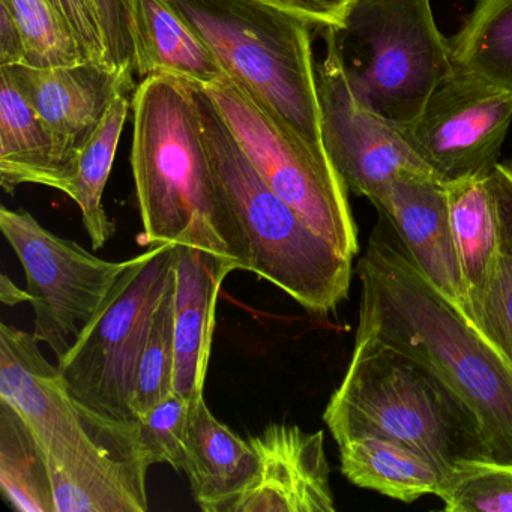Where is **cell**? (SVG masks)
I'll list each match as a JSON object with an SVG mask.
<instances>
[{"label": "cell", "instance_id": "6", "mask_svg": "<svg viewBox=\"0 0 512 512\" xmlns=\"http://www.w3.org/2000/svg\"><path fill=\"white\" fill-rule=\"evenodd\" d=\"M323 35L359 103L398 128L455 71L430 0H352L340 28Z\"/></svg>", "mask_w": 512, "mask_h": 512}, {"label": "cell", "instance_id": "7", "mask_svg": "<svg viewBox=\"0 0 512 512\" xmlns=\"http://www.w3.org/2000/svg\"><path fill=\"white\" fill-rule=\"evenodd\" d=\"M175 245H154L133 257L106 301L58 359L71 397L112 421H136L131 410L134 377L152 317L175 277Z\"/></svg>", "mask_w": 512, "mask_h": 512}, {"label": "cell", "instance_id": "29", "mask_svg": "<svg viewBox=\"0 0 512 512\" xmlns=\"http://www.w3.org/2000/svg\"><path fill=\"white\" fill-rule=\"evenodd\" d=\"M191 404L187 398L172 392L134 421L149 466L169 464L175 470H184Z\"/></svg>", "mask_w": 512, "mask_h": 512}, {"label": "cell", "instance_id": "11", "mask_svg": "<svg viewBox=\"0 0 512 512\" xmlns=\"http://www.w3.org/2000/svg\"><path fill=\"white\" fill-rule=\"evenodd\" d=\"M317 95L323 145L347 190L371 200L404 173L431 172L401 128L359 103L329 47L317 64Z\"/></svg>", "mask_w": 512, "mask_h": 512}, {"label": "cell", "instance_id": "14", "mask_svg": "<svg viewBox=\"0 0 512 512\" xmlns=\"http://www.w3.org/2000/svg\"><path fill=\"white\" fill-rule=\"evenodd\" d=\"M34 334L0 325V400L37 434L49 460H62L88 442L85 410L71 397L58 365L41 352Z\"/></svg>", "mask_w": 512, "mask_h": 512}, {"label": "cell", "instance_id": "25", "mask_svg": "<svg viewBox=\"0 0 512 512\" xmlns=\"http://www.w3.org/2000/svg\"><path fill=\"white\" fill-rule=\"evenodd\" d=\"M449 44L455 68L512 91V0H476Z\"/></svg>", "mask_w": 512, "mask_h": 512}, {"label": "cell", "instance_id": "23", "mask_svg": "<svg viewBox=\"0 0 512 512\" xmlns=\"http://www.w3.org/2000/svg\"><path fill=\"white\" fill-rule=\"evenodd\" d=\"M131 101L133 94L119 95L113 101L103 121L80 151L73 178L65 191L79 205L83 226L95 250L103 248L115 235V224L103 206V194L131 110Z\"/></svg>", "mask_w": 512, "mask_h": 512}, {"label": "cell", "instance_id": "34", "mask_svg": "<svg viewBox=\"0 0 512 512\" xmlns=\"http://www.w3.org/2000/svg\"><path fill=\"white\" fill-rule=\"evenodd\" d=\"M25 64V43L16 17L4 2H0V67Z\"/></svg>", "mask_w": 512, "mask_h": 512}, {"label": "cell", "instance_id": "19", "mask_svg": "<svg viewBox=\"0 0 512 512\" xmlns=\"http://www.w3.org/2000/svg\"><path fill=\"white\" fill-rule=\"evenodd\" d=\"M74 170L64 160L53 134L14 82L0 67V184L13 194L25 184L65 193Z\"/></svg>", "mask_w": 512, "mask_h": 512}, {"label": "cell", "instance_id": "9", "mask_svg": "<svg viewBox=\"0 0 512 512\" xmlns=\"http://www.w3.org/2000/svg\"><path fill=\"white\" fill-rule=\"evenodd\" d=\"M0 230L25 269L26 293L35 313V338L49 344L61 359L106 301L131 259H100L77 242L56 236L29 212L5 206L0 208Z\"/></svg>", "mask_w": 512, "mask_h": 512}, {"label": "cell", "instance_id": "22", "mask_svg": "<svg viewBox=\"0 0 512 512\" xmlns=\"http://www.w3.org/2000/svg\"><path fill=\"white\" fill-rule=\"evenodd\" d=\"M341 472L352 484L412 503L436 494L443 472L424 455L392 440L355 436L338 443Z\"/></svg>", "mask_w": 512, "mask_h": 512}, {"label": "cell", "instance_id": "17", "mask_svg": "<svg viewBox=\"0 0 512 512\" xmlns=\"http://www.w3.org/2000/svg\"><path fill=\"white\" fill-rule=\"evenodd\" d=\"M175 374L173 392L205 397L221 284L235 265L199 248L175 245Z\"/></svg>", "mask_w": 512, "mask_h": 512}, {"label": "cell", "instance_id": "15", "mask_svg": "<svg viewBox=\"0 0 512 512\" xmlns=\"http://www.w3.org/2000/svg\"><path fill=\"white\" fill-rule=\"evenodd\" d=\"M7 68L26 100L46 122L59 152L73 170L80 151L113 101L119 95L134 94L137 88L131 71H118L101 62L55 68Z\"/></svg>", "mask_w": 512, "mask_h": 512}, {"label": "cell", "instance_id": "13", "mask_svg": "<svg viewBox=\"0 0 512 512\" xmlns=\"http://www.w3.org/2000/svg\"><path fill=\"white\" fill-rule=\"evenodd\" d=\"M370 202L422 275L475 325L452 235L445 185L431 172L404 173Z\"/></svg>", "mask_w": 512, "mask_h": 512}, {"label": "cell", "instance_id": "16", "mask_svg": "<svg viewBox=\"0 0 512 512\" xmlns=\"http://www.w3.org/2000/svg\"><path fill=\"white\" fill-rule=\"evenodd\" d=\"M257 472L230 512H334L323 431L269 424L250 437Z\"/></svg>", "mask_w": 512, "mask_h": 512}, {"label": "cell", "instance_id": "26", "mask_svg": "<svg viewBox=\"0 0 512 512\" xmlns=\"http://www.w3.org/2000/svg\"><path fill=\"white\" fill-rule=\"evenodd\" d=\"M175 374V277L152 317L134 377L131 410L139 419L173 392Z\"/></svg>", "mask_w": 512, "mask_h": 512}, {"label": "cell", "instance_id": "28", "mask_svg": "<svg viewBox=\"0 0 512 512\" xmlns=\"http://www.w3.org/2000/svg\"><path fill=\"white\" fill-rule=\"evenodd\" d=\"M436 496L448 512H512V463L460 461L443 475Z\"/></svg>", "mask_w": 512, "mask_h": 512}, {"label": "cell", "instance_id": "35", "mask_svg": "<svg viewBox=\"0 0 512 512\" xmlns=\"http://www.w3.org/2000/svg\"><path fill=\"white\" fill-rule=\"evenodd\" d=\"M491 181L499 211L502 238L512 248V161L497 163L491 169Z\"/></svg>", "mask_w": 512, "mask_h": 512}, {"label": "cell", "instance_id": "21", "mask_svg": "<svg viewBox=\"0 0 512 512\" xmlns=\"http://www.w3.org/2000/svg\"><path fill=\"white\" fill-rule=\"evenodd\" d=\"M136 74L176 76L202 86L227 77L211 50L167 0H136Z\"/></svg>", "mask_w": 512, "mask_h": 512}, {"label": "cell", "instance_id": "18", "mask_svg": "<svg viewBox=\"0 0 512 512\" xmlns=\"http://www.w3.org/2000/svg\"><path fill=\"white\" fill-rule=\"evenodd\" d=\"M250 440L218 421L205 397L191 404L184 472L194 502L205 512H230L257 472Z\"/></svg>", "mask_w": 512, "mask_h": 512}, {"label": "cell", "instance_id": "10", "mask_svg": "<svg viewBox=\"0 0 512 512\" xmlns=\"http://www.w3.org/2000/svg\"><path fill=\"white\" fill-rule=\"evenodd\" d=\"M512 124V91L455 68L401 128L442 184L490 172Z\"/></svg>", "mask_w": 512, "mask_h": 512}, {"label": "cell", "instance_id": "30", "mask_svg": "<svg viewBox=\"0 0 512 512\" xmlns=\"http://www.w3.org/2000/svg\"><path fill=\"white\" fill-rule=\"evenodd\" d=\"M479 331L512 365V248L503 238L499 260L482 304Z\"/></svg>", "mask_w": 512, "mask_h": 512}, {"label": "cell", "instance_id": "12", "mask_svg": "<svg viewBox=\"0 0 512 512\" xmlns=\"http://www.w3.org/2000/svg\"><path fill=\"white\" fill-rule=\"evenodd\" d=\"M85 410L88 442L62 460H49L56 512L148 511L149 463L136 422L104 419Z\"/></svg>", "mask_w": 512, "mask_h": 512}, {"label": "cell", "instance_id": "20", "mask_svg": "<svg viewBox=\"0 0 512 512\" xmlns=\"http://www.w3.org/2000/svg\"><path fill=\"white\" fill-rule=\"evenodd\" d=\"M443 185L448 194L455 248L473 320L479 329L482 304L502 248V230L491 170Z\"/></svg>", "mask_w": 512, "mask_h": 512}, {"label": "cell", "instance_id": "8", "mask_svg": "<svg viewBox=\"0 0 512 512\" xmlns=\"http://www.w3.org/2000/svg\"><path fill=\"white\" fill-rule=\"evenodd\" d=\"M203 88L272 191L340 253L355 259L358 227L349 190L326 149L275 119L229 76Z\"/></svg>", "mask_w": 512, "mask_h": 512}, {"label": "cell", "instance_id": "2", "mask_svg": "<svg viewBox=\"0 0 512 512\" xmlns=\"http://www.w3.org/2000/svg\"><path fill=\"white\" fill-rule=\"evenodd\" d=\"M131 109L143 244L199 248L250 272V247L209 160L196 85L176 76L146 77Z\"/></svg>", "mask_w": 512, "mask_h": 512}, {"label": "cell", "instance_id": "1", "mask_svg": "<svg viewBox=\"0 0 512 512\" xmlns=\"http://www.w3.org/2000/svg\"><path fill=\"white\" fill-rule=\"evenodd\" d=\"M355 341H373L421 365L460 404L488 458L512 463V365L410 259L388 224L359 260Z\"/></svg>", "mask_w": 512, "mask_h": 512}, {"label": "cell", "instance_id": "3", "mask_svg": "<svg viewBox=\"0 0 512 512\" xmlns=\"http://www.w3.org/2000/svg\"><path fill=\"white\" fill-rule=\"evenodd\" d=\"M194 85L215 178L250 247V272L280 287L308 313H334L349 295L353 260L272 191L208 92Z\"/></svg>", "mask_w": 512, "mask_h": 512}, {"label": "cell", "instance_id": "31", "mask_svg": "<svg viewBox=\"0 0 512 512\" xmlns=\"http://www.w3.org/2000/svg\"><path fill=\"white\" fill-rule=\"evenodd\" d=\"M103 29L107 65L136 73V0H94Z\"/></svg>", "mask_w": 512, "mask_h": 512}, {"label": "cell", "instance_id": "24", "mask_svg": "<svg viewBox=\"0 0 512 512\" xmlns=\"http://www.w3.org/2000/svg\"><path fill=\"white\" fill-rule=\"evenodd\" d=\"M0 488L20 512H56L49 455L28 422L0 400Z\"/></svg>", "mask_w": 512, "mask_h": 512}, {"label": "cell", "instance_id": "5", "mask_svg": "<svg viewBox=\"0 0 512 512\" xmlns=\"http://www.w3.org/2000/svg\"><path fill=\"white\" fill-rule=\"evenodd\" d=\"M230 79L311 145L320 127L313 26L259 0H167Z\"/></svg>", "mask_w": 512, "mask_h": 512}, {"label": "cell", "instance_id": "32", "mask_svg": "<svg viewBox=\"0 0 512 512\" xmlns=\"http://www.w3.org/2000/svg\"><path fill=\"white\" fill-rule=\"evenodd\" d=\"M79 41L89 62L107 64L106 43L94 0H50Z\"/></svg>", "mask_w": 512, "mask_h": 512}, {"label": "cell", "instance_id": "33", "mask_svg": "<svg viewBox=\"0 0 512 512\" xmlns=\"http://www.w3.org/2000/svg\"><path fill=\"white\" fill-rule=\"evenodd\" d=\"M304 20L317 31L340 28L352 0H259Z\"/></svg>", "mask_w": 512, "mask_h": 512}, {"label": "cell", "instance_id": "4", "mask_svg": "<svg viewBox=\"0 0 512 512\" xmlns=\"http://www.w3.org/2000/svg\"><path fill=\"white\" fill-rule=\"evenodd\" d=\"M335 442L392 440L424 455L443 475L464 460L488 458L475 422L421 365L373 341H355L340 386L323 413Z\"/></svg>", "mask_w": 512, "mask_h": 512}, {"label": "cell", "instance_id": "27", "mask_svg": "<svg viewBox=\"0 0 512 512\" xmlns=\"http://www.w3.org/2000/svg\"><path fill=\"white\" fill-rule=\"evenodd\" d=\"M10 8L22 32L26 64L34 68L68 67L88 62L68 23L50 0H0Z\"/></svg>", "mask_w": 512, "mask_h": 512}]
</instances>
